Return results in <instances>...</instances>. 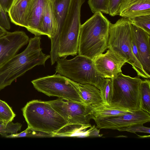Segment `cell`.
Here are the masks:
<instances>
[{"label": "cell", "instance_id": "obj_1", "mask_svg": "<svg viewBox=\"0 0 150 150\" xmlns=\"http://www.w3.org/2000/svg\"><path fill=\"white\" fill-rule=\"evenodd\" d=\"M41 40L40 36L31 38L23 51L16 54L0 67V90L35 66H45L50 56L42 52Z\"/></svg>", "mask_w": 150, "mask_h": 150}, {"label": "cell", "instance_id": "obj_2", "mask_svg": "<svg viewBox=\"0 0 150 150\" xmlns=\"http://www.w3.org/2000/svg\"><path fill=\"white\" fill-rule=\"evenodd\" d=\"M110 22L101 12L95 13L81 25L78 54L93 60L108 49Z\"/></svg>", "mask_w": 150, "mask_h": 150}, {"label": "cell", "instance_id": "obj_3", "mask_svg": "<svg viewBox=\"0 0 150 150\" xmlns=\"http://www.w3.org/2000/svg\"><path fill=\"white\" fill-rule=\"evenodd\" d=\"M22 110L28 127L35 130L54 135L68 124L47 101L32 100Z\"/></svg>", "mask_w": 150, "mask_h": 150}, {"label": "cell", "instance_id": "obj_4", "mask_svg": "<svg viewBox=\"0 0 150 150\" xmlns=\"http://www.w3.org/2000/svg\"><path fill=\"white\" fill-rule=\"evenodd\" d=\"M57 62L56 73L80 84H89L100 90L105 78L97 70L93 60L79 55L71 59L62 57Z\"/></svg>", "mask_w": 150, "mask_h": 150}, {"label": "cell", "instance_id": "obj_5", "mask_svg": "<svg viewBox=\"0 0 150 150\" xmlns=\"http://www.w3.org/2000/svg\"><path fill=\"white\" fill-rule=\"evenodd\" d=\"M131 23L128 18L122 17L110 25L108 48L125 59L131 65L138 76L149 79L132 50Z\"/></svg>", "mask_w": 150, "mask_h": 150}, {"label": "cell", "instance_id": "obj_6", "mask_svg": "<svg viewBox=\"0 0 150 150\" xmlns=\"http://www.w3.org/2000/svg\"><path fill=\"white\" fill-rule=\"evenodd\" d=\"M85 0H71L61 31L58 54L59 58L78 53L81 6Z\"/></svg>", "mask_w": 150, "mask_h": 150}, {"label": "cell", "instance_id": "obj_7", "mask_svg": "<svg viewBox=\"0 0 150 150\" xmlns=\"http://www.w3.org/2000/svg\"><path fill=\"white\" fill-rule=\"evenodd\" d=\"M112 79L113 95L111 104L136 110L140 109L139 76L132 77L119 73Z\"/></svg>", "mask_w": 150, "mask_h": 150}, {"label": "cell", "instance_id": "obj_8", "mask_svg": "<svg viewBox=\"0 0 150 150\" xmlns=\"http://www.w3.org/2000/svg\"><path fill=\"white\" fill-rule=\"evenodd\" d=\"M31 83L38 91L48 96L83 103L75 86L68 79L59 74L39 78Z\"/></svg>", "mask_w": 150, "mask_h": 150}, {"label": "cell", "instance_id": "obj_9", "mask_svg": "<svg viewBox=\"0 0 150 150\" xmlns=\"http://www.w3.org/2000/svg\"><path fill=\"white\" fill-rule=\"evenodd\" d=\"M69 124H77L91 127L90 105L70 100L59 98L47 101Z\"/></svg>", "mask_w": 150, "mask_h": 150}, {"label": "cell", "instance_id": "obj_10", "mask_svg": "<svg viewBox=\"0 0 150 150\" xmlns=\"http://www.w3.org/2000/svg\"><path fill=\"white\" fill-rule=\"evenodd\" d=\"M93 119L98 128L117 130L134 124L149 122L150 114L140 109L135 110L133 113Z\"/></svg>", "mask_w": 150, "mask_h": 150}, {"label": "cell", "instance_id": "obj_11", "mask_svg": "<svg viewBox=\"0 0 150 150\" xmlns=\"http://www.w3.org/2000/svg\"><path fill=\"white\" fill-rule=\"evenodd\" d=\"M29 40L25 33L21 31L7 32L0 37V67L16 54Z\"/></svg>", "mask_w": 150, "mask_h": 150}, {"label": "cell", "instance_id": "obj_12", "mask_svg": "<svg viewBox=\"0 0 150 150\" xmlns=\"http://www.w3.org/2000/svg\"><path fill=\"white\" fill-rule=\"evenodd\" d=\"M99 73L105 79H113L122 73L121 68L127 62L126 60L116 53L108 49L93 59Z\"/></svg>", "mask_w": 150, "mask_h": 150}, {"label": "cell", "instance_id": "obj_13", "mask_svg": "<svg viewBox=\"0 0 150 150\" xmlns=\"http://www.w3.org/2000/svg\"><path fill=\"white\" fill-rule=\"evenodd\" d=\"M71 0H54L55 23L53 34L50 38L51 47L50 56L52 59H56L59 57L58 52L59 37Z\"/></svg>", "mask_w": 150, "mask_h": 150}, {"label": "cell", "instance_id": "obj_14", "mask_svg": "<svg viewBox=\"0 0 150 150\" xmlns=\"http://www.w3.org/2000/svg\"><path fill=\"white\" fill-rule=\"evenodd\" d=\"M132 37L145 72L150 76V34L131 23Z\"/></svg>", "mask_w": 150, "mask_h": 150}, {"label": "cell", "instance_id": "obj_15", "mask_svg": "<svg viewBox=\"0 0 150 150\" xmlns=\"http://www.w3.org/2000/svg\"><path fill=\"white\" fill-rule=\"evenodd\" d=\"M49 0H31L27 13L25 28L35 35H41L40 23L46 5Z\"/></svg>", "mask_w": 150, "mask_h": 150}, {"label": "cell", "instance_id": "obj_16", "mask_svg": "<svg viewBox=\"0 0 150 150\" xmlns=\"http://www.w3.org/2000/svg\"><path fill=\"white\" fill-rule=\"evenodd\" d=\"M148 14H150V0H124L118 15L129 19Z\"/></svg>", "mask_w": 150, "mask_h": 150}, {"label": "cell", "instance_id": "obj_17", "mask_svg": "<svg viewBox=\"0 0 150 150\" xmlns=\"http://www.w3.org/2000/svg\"><path fill=\"white\" fill-rule=\"evenodd\" d=\"M90 107L92 119L133 113L135 111L128 109L117 105L106 104L102 102L90 105Z\"/></svg>", "mask_w": 150, "mask_h": 150}, {"label": "cell", "instance_id": "obj_18", "mask_svg": "<svg viewBox=\"0 0 150 150\" xmlns=\"http://www.w3.org/2000/svg\"><path fill=\"white\" fill-rule=\"evenodd\" d=\"M69 79L76 88L83 103L91 105L102 102L100 90L96 86L89 84L77 83Z\"/></svg>", "mask_w": 150, "mask_h": 150}, {"label": "cell", "instance_id": "obj_19", "mask_svg": "<svg viewBox=\"0 0 150 150\" xmlns=\"http://www.w3.org/2000/svg\"><path fill=\"white\" fill-rule=\"evenodd\" d=\"M31 0H13L8 12L12 23L25 27L26 15Z\"/></svg>", "mask_w": 150, "mask_h": 150}, {"label": "cell", "instance_id": "obj_20", "mask_svg": "<svg viewBox=\"0 0 150 150\" xmlns=\"http://www.w3.org/2000/svg\"><path fill=\"white\" fill-rule=\"evenodd\" d=\"M55 23L54 0H49L42 18L40 31L42 35H46L50 39L53 34Z\"/></svg>", "mask_w": 150, "mask_h": 150}, {"label": "cell", "instance_id": "obj_21", "mask_svg": "<svg viewBox=\"0 0 150 150\" xmlns=\"http://www.w3.org/2000/svg\"><path fill=\"white\" fill-rule=\"evenodd\" d=\"M140 109L150 114V81L142 80L140 87Z\"/></svg>", "mask_w": 150, "mask_h": 150}, {"label": "cell", "instance_id": "obj_22", "mask_svg": "<svg viewBox=\"0 0 150 150\" xmlns=\"http://www.w3.org/2000/svg\"><path fill=\"white\" fill-rule=\"evenodd\" d=\"M89 127L77 124H68L54 135V137L79 136L82 130Z\"/></svg>", "mask_w": 150, "mask_h": 150}, {"label": "cell", "instance_id": "obj_23", "mask_svg": "<svg viewBox=\"0 0 150 150\" xmlns=\"http://www.w3.org/2000/svg\"><path fill=\"white\" fill-rule=\"evenodd\" d=\"M22 125L20 123H13L12 121L7 122L0 119V134L6 137L11 134L17 133L21 130Z\"/></svg>", "mask_w": 150, "mask_h": 150}, {"label": "cell", "instance_id": "obj_24", "mask_svg": "<svg viewBox=\"0 0 150 150\" xmlns=\"http://www.w3.org/2000/svg\"><path fill=\"white\" fill-rule=\"evenodd\" d=\"M102 102L107 104H110L113 95L112 79H105L101 89Z\"/></svg>", "mask_w": 150, "mask_h": 150}, {"label": "cell", "instance_id": "obj_25", "mask_svg": "<svg viewBox=\"0 0 150 150\" xmlns=\"http://www.w3.org/2000/svg\"><path fill=\"white\" fill-rule=\"evenodd\" d=\"M88 3L93 13L108 14L109 0H88Z\"/></svg>", "mask_w": 150, "mask_h": 150}, {"label": "cell", "instance_id": "obj_26", "mask_svg": "<svg viewBox=\"0 0 150 150\" xmlns=\"http://www.w3.org/2000/svg\"><path fill=\"white\" fill-rule=\"evenodd\" d=\"M128 19L132 24L150 34V14L139 16Z\"/></svg>", "mask_w": 150, "mask_h": 150}, {"label": "cell", "instance_id": "obj_27", "mask_svg": "<svg viewBox=\"0 0 150 150\" xmlns=\"http://www.w3.org/2000/svg\"><path fill=\"white\" fill-rule=\"evenodd\" d=\"M16 115L11 108L5 101L0 100V119L8 122L12 121Z\"/></svg>", "mask_w": 150, "mask_h": 150}, {"label": "cell", "instance_id": "obj_28", "mask_svg": "<svg viewBox=\"0 0 150 150\" xmlns=\"http://www.w3.org/2000/svg\"><path fill=\"white\" fill-rule=\"evenodd\" d=\"M143 124H137L127 127L119 128L117 130L120 131H127L132 133L142 132L150 134V128L143 126Z\"/></svg>", "mask_w": 150, "mask_h": 150}, {"label": "cell", "instance_id": "obj_29", "mask_svg": "<svg viewBox=\"0 0 150 150\" xmlns=\"http://www.w3.org/2000/svg\"><path fill=\"white\" fill-rule=\"evenodd\" d=\"M124 0H109V13L111 16L118 15L121 5Z\"/></svg>", "mask_w": 150, "mask_h": 150}, {"label": "cell", "instance_id": "obj_30", "mask_svg": "<svg viewBox=\"0 0 150 150\" xmlns=\"http://www.w3.org/2000/svg\"><path fill=\"white\" fill-rule=\"evenodd\" d=\"M27 130V137H53L54 134L42 131L35 130L28 127L26 129Z\"/></svg>", "mask_w": 150, "mask_h": 150}, {"label": "cell", "instance_id": "obj_31", "mask_svg": "<svg viewBox=\"0 0 150 150\" xmlns=\"http://www.w3.org/2000/svg\"><path fill=\"white\" fill-rule=\"evenodd\" d=\"M0 26L6 30H9L11 25L7 12L0 7Z\"/></svg>", "mask_w": 150, "mask_h": 150}, {"label": "cell", "instance_id": "obj_32", "mask_svg": "<svg viewBox=\"0 0 150 150\" xmlns=\"http://www.w3.org/2000/svg\"><path fill=\"white\" fill-rule=\"evenodd\" d=\"M13 0H0V7L8 13Z\"/></svg>", "mask_w": 150, "mask_h": 150}, {"label": "cell", "instance_id": "obj_33", "mask_svg": "<svg viewBox=\"0 0 150 150\" xmlns=\"http://www.w3.org/2000/svg\"><path fill=\"white\" fill-rule=\"evenodd\" d=\"M96 127L95 128L94 127V128H92L90 130H89V132L87 134V136L88 137H99L100 129H97Z\"/></svg>", "mask_w": 150, "mask_h": 150}, {"label": "cell", "instance_id": "obj_34", "mask_svg": "<svg viewBox=\"0 0 150 150\" xmlns=\"http://www.w3.org/2000/svg\"><path fill=\"white\" fill-rule=\"evenodd\" d=\"M7 32L6 30L0 26V37L6 34Z\"/></svg>", "mask_w": 150, "mask_h": 150}]
</instances>
